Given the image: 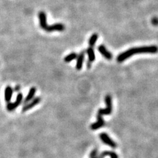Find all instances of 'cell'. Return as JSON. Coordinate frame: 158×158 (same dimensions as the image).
<instances>
[{
  "label": "cell",
  "mask_w": 158,
  "mask_h": 158,
  "mask_svg": "<svg viewBox=\"0 0 158 158\" xmlns=\"http://www.w3.org/2000/svg\"><path fill=\"white\" fill-rule=\"evenodd\" d=\"M158 52V47L156 46H142L138 48H130L122 54H119L117 58V61L121 63L125 60L129 58L130 56L140 54H156Z\"/></svg>",
  "instance_id": "obj_1"
},
{
  "label": "cell",
  "mask_w": 158,
  "mask_h": 158,
  "mask_svg": "<svg viewBox=\"0 0 158 158\" xmlns=\"http://www.w3.org/2000/svg\"><path fill=\"white\" fill-rule=\"evenodd\" d=\"M100 138L105 144L110 146L112 148H116L117 147V144L110 137V136L106 133H102L100 134Z\"/></svg>",
  "instance_id": "obj_2"
},
{
  "label": "cell",
  "mask_w": 158,
  "mask_h": 158,
  "mask_svg": "<svg viewBox=\"0 0 158 158\" xmlns=\"http://www.w3.org/2000/svg\"><path fill=\"white\" fill-rule=\"evenodd\" d=\"M22 98H23V96H22V93H19L17 96L16 100L13 103H9L7 105V109L9 111H13L15 109H17L20 104L22 103Z\"/></svg>",
  "instance_id": "obj_3"
},
{
  "label": "cell",
  "mask_w": 158,
  "mask_h": 158,
  "mask_svg": "<svg viewBox=\"0 0 158 158\" xmlns=\"http://www.w3.org/2000/svg\"><path fill=\"white\" fill-rule=\"evenodd\" d=\"M40 101H41V98L40 97H35V99H32L31 102L26 104H25V105H24L23 107H22V111L25 113L26 111L30 110L31 109L33 108L34 107L38 104L40 102Z\"/></svg>",
  "instance_id": "obj_4"
},
{
  "label": "cell",
  "mask_w": 158,
  "mask_h": 158,
  "mask_svg": "<svg viewBox=\"0 0 158 158\" xmlns=\"http://www.w3.org/2000/svg\"><path fill=\"white\" fill-rule=\"evenodd\" d=\"M105 125V122L102 117V116L97 114V122L92 123L90 125V129L92 130H97L103 127Z\"/></svg>",
  "instance_id": "obj_5"
},
{
  "label": "cell",
  "mask_w": 158,
  "mask_h": 158,
  "mask_svg": "<svg viewBox=\"0 0 158 158\" xmlns=\"http://www.w3.org/2000/svg\"><path fill=\"white\" fill-rule=\"evenodd\" d=\"M64 30H65V26L63 24L56 23L52 25H48L44 31L47 32H51L53 31H63Z\"/></svg>",
  "instance_id": "obj_6"
},
{
  "label": "cell",
  "mask_w": 158,
  "mask_h": 158,
  "mask_svg": "<svg viewBox=\"0 0 158 158\" xmlns=\"http://www.w3.org/2000/svg\"><path fill=\"white\" fill-rule=\"evenodd\" d=\"M97 50L100 53V54L102 55L104 57L107 59V60H111L113 58V55L111 54V53L106 48H105L103 45H100L97 48Z\"/></svg>",
  "instance_id": "obj_7"
},
{
  "label": "cell",
  "mask_w": 158,
  "mask_h": 158,
  "mask_svg": "<svg viewBox=\"0 0 158 158\" xmlns=\"http://www.w3.org/2000/svg\"><path fill=\"white\" fill-rule=\"evenodd\" d=\"M38 17H39L40 27L42 28L43 30H45L48 25L47 24L46 15L44 12V11H40L38 14Z\"/></svg>",
  "instance_id": "obj_8"
},
{
  "label": "cell",
  "mask_w": 158,
  "mask_h": 158,
  "mask_svg": "<svg viewBox=\"0 0 158 158\" xmlns=\"http://www.w3.org/2000/svg\"><path fill=\"white\" fill-rule=\"evenodd\" d=\"M85 58V52L84 51H81L80 54L77 55V65L76 68L77 70H81L82 67V65H83V62Z\"/></svg>",
  "instance_id": "obj_9"
},
{
  "label": "cell",
  "mask_w": 158,
  "mask_h": 158,
  "mask_svg": "<svg viewBox=\"0 0 158 158\" xmlns=\"http://www.w3.org/2000/svg\"><path fill=\"white\" fill-rule=\"evenodd\" d=\"M13 92V88L11 87V86H7L5 89V100L7 102H9L10 100H11V97H12Z\"/></svg>",
  "instance_id": "obj_10"
},
{
  "label": "cell",
  "mask_w": 158,
  "mask_h": 158,
  "mask_svg": "<svg viewBox=\"0 0 158 158\" xmlns=\"http://www.w3.org/2000/svg\"><path fill=\"white\" fill-rule=\"evenodd\" d=\"M36 91V89L35 87H32V88L30 89L27 96L26 97V98L24 100V104H25L29 102L30 101H31L34 98V97H35V95Z\"/></svg>",
  "instance_id": "obj_11"
},
{
  "label": "cell",
  "mask_w": 158,
  "mask_h": 158,
  "mask_svg": "<svg viewBox=\"0 0 158 158\" xmlns=\"http://www.w3.org/2000/svg\"><path fill=\"white\" fill-rule=\"evenodd\" d=\"M109 156L111 158H119V156L115 152H111V151H104L103 152H101L100 156H99V158H103L104 156Z\"/></svg>",
  "instance_id": "obj_12"
},
{
  "label": "cell",
  "mask_w": 158,
  "mask_h": 158,
  "mask_svg": "<svg viewBox=\"0 0 158 158\" xmlns=\"http://www.w3.org/2000/svg\"><path fill=\"white\" fill-rule=\"evenodd\" d=\"M86 52H87V54L88 56L89 61H90V62L94 61L96 59V55H95V53H94V50H93V48L91 47L90 48L89 47L87 49V51H86Z\"/></svg>",
  "instance_id": "obj_13"
},
{
  "label": "cell",
  "mask_w": 158,
  "mask_h": 158,
  "mask_svg": "<svg viewBox=\"0 0 158 158\" xmlns=\"http://www.w3.org/2000/svg\"><path fill=\"white\" fill-rule=\"evenodd\" d=\"M112 113V108L110 107H106L105 109H100L97 111V115H110Z\"/></svg>",
  "instance_id": "obj_14"
},
{
  "label": "cell",
  "mask_w": 158,
  "mask_h": 158,
  "mask_svg": "<svg viewBox=\"0 0 158 158\" xmlns=\"http://www.w3.org/2000/svg\"><path fill=\"white\" fill-rule=\"evenodd\" d=\"M77 55H78L76 54V53H74V52L71 53V54L67 55L66 57L64 58V61L66 62V63H69V62L72 61L73 60L77 58Z\"/></svg>",
  "instance_id": "obj_15"
},
{
  "label": "cell",
  "mask_w": 158,
  "mask_h": 158,
  "mask_svg": "<svg viewBox=\"0 0 158 158\" xmlns=\"http://www.w3.org/2000/svg\"><path fill=\"white\" fill-rule=\"evenodd\" d=\"M97 38H98V35L97 34H94L91 36V37L90 38L89 41H88V44L90 47H93L96 44Z\"/></svg>",
  "instance_id": "obj_16"
},
{
  "label": "cell",
  "mask_w": 158,
  "mask_h": 158,
  "mask_svg": "<svg viewBox=\"0 0 158 158\" xmlns=\"http://www.w3.org/2000/svg\"><path fill=\"white\" fill-rule=\"evenodd\" d=\"M105 103L107 105V107L112 108V98L110 94H107L105 97Z\"/></svg>",
  "instance_id": "obj_17"
},
{
  "label": "cell",
  "mask_w": 158,
  "mask_h": 158,
  "mask_svg": "<svg viewBox=\"0 0 158 158\" xmlns=\"http://www.w3.org/2000/svg\"><path fill=\"white\" fill-rule=\"evenodd\" d=\"M97 154H98V151H97V149H94L91 152L90 154V157L91 158H95L97 156Z\"/></svg>",
  "instance_id": "obj_18"
},
{
  "label": "cell",
  "mask_w": 158,
  "mask_h": 158,
  "mask_svg": "<svg viewBox=\"0 0 158 158\" xmlns=\"http://www.w3.org/2000/svg\"><path fill=\"white\" fill-rule=\"evenodd\" d=\"M152 23L153 25H158V19H157V18H153V19L152 20Z\"/></svg>",
  "instance_id": "obj_19"
},
{
  "label": "cell",
  "mask_w": 158,
  "mask_h": 158,
  "mask_svg": "<svg viewBox=\"0 0 158 158\" xmlns=\"http://www.w3.org/2000/svg\"><path fill=\"white\" fill-rule=\"evenodd\" d=\"M86 65H87V67H88V69H90V67H91V66H92V62H90V61H88L87 62V64H86Z\"/></svg>",
  "instance_id": "obj_20"
},
{
  "label": "cell",
  "mask_w": 158,
  "mask_h": 158,
  "mask_svg": "<svg viewBox=\"0 0 158 158\" xmlns=\"http://www.w3.org/2000/svg\"><path fill=\"white\" fill-rule=\"evenodd\" d=\"M20 88H21V86L19 85H17V86H15V91L18 92V90H20Z\"/></svg>",
  "instance_id": "obj_21"
},
{
  "label": "cell",
  "mask_w": 158,
  "mask_h": 158,
  "mask_svg": "<svg viewBox=\"0 0 158 158\" xmlns=\"http://www.w3.org/2000/svg\"><path fill=\"white\" fill-rule=\"evenodd\" d=\"M95 158H99V157H95Z\"/></svg>",
  "instance_id": "obj_22"
}]
</instances>
